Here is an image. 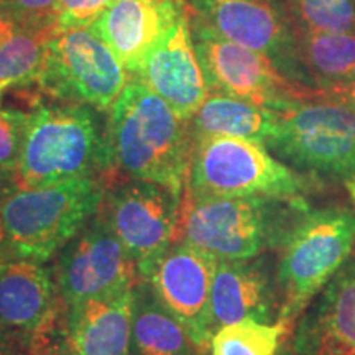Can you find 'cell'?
Wrapping results in <instances>:
<instances>
[{
    "label": "cell",
    "mask_w": 355,
    "mask_h": 355,
    "mask_svg": "<svg viewBox=\"0 0 355 355\" xmlns=\"http://www.w3.org/2000/svg\"><path fill=\"white\" fill-rule=\"evenodd\" d=\"M104 140L107 168L181 194L193 158V135L188 122L141 81L123 87L110 110Z\"/></svg>",
    "instance_id": "1"
},
{
    "label": "cell",
    "mask_w": 355,
    "mask_h": 355,
    "mask_svg": "<svg viewBox=\"0 0 355 355\" xmlns=\"http://www.w3.org/2000/svg\"><path fill=\"white\" fill-rule=\"evenodd\" d=\"M311 211L303 196L196 198L186 193L180 225L184 242L219 260H248L265 250H282Z\"/></svg>",
    "instance_id": "2"
},
{
    "label": "cell",
    "mask_w": 355,
    "mask_h": 355,
    "mask_svg": "<svg viewBox=\"0 0 355 355\" xmlns=\"http://www.w3.org/2000/svg\"><path fill=\"white\" fill-rule=\"evenodd\" d=\"M107 170L104 135L83 104L38 105L28 114L15 176L20 188H38Z\"/></svg>",
    "instance_id": "3"
},
{
    "label": "cell",
    "mask_w": 355,
    "mask_h": 355,
    "mask_svg": "<svg viewBox=\"0 0 355 355\" xmlns=\"http://www.w3.org/2000/svg\"><path fill=\"white\" fill-rule=\"evenodd\" d=\"M104 186L76 178L38 188H19L0 204L8 254L48 260L84 227L101 207Z\"/></svg>",
    "instance_id": "4"
},
{
    "label": "cell",
    "mask_w": 355,
    "mask_h": 355,
    "mask_svg": "<svg viewBox=\"0 0 355 355\" xmlns=\"http://www.w3.org/2000/svg\"><path fill=\"white\" fill-rule=\"evenodd\" d=\"M355 214L347 207L313 209L282 248L277 270L278 321L290 324L308 308L352 254Z\"/></svg>",
    "instance_id": "5"
},
{
    "label": "cell",
    "mask_w": 355,
    "mask_h": 355,
    "mask_svg": "<svg viewBox=\"0 0 355 355\" xmlns=\"http://www.w3.org/2000/svg\"><path fill=\"white\" fill-rule=\"evenodd\" d=\"M188 194L196 198L303 196L313 183L283 165L266 146L235 137L194 140Z\"/></svg>",
    "instance_id": "6"
},
{
    "label": "cell",
    "mask_w": 355,
    "mask_h": 355,
    "mask_svg": "<svg viewBox=\"0 0 355 355\" xmlns=\"http://www.w3.org/2000/svg\"><path fill=\"white\" fill-rule=\"evenodd\" d=\"M266 146L293 170L347 180L355 171V110L332 97L296 102L279 112Z\"/></svg>",
    "instance_id": "7"
},
{
    "label": "cell",
    "mask_w": 355,
    "mask_h": 355,
    "mask_svg": "<svg viewBox=\"0 0 355 355\" xmlns=\"http://www.w3.org/2000/svg\"><path fill=\"white\" fill-rule=\"evenodd\" d=\"M191 12V10H189ZM191 33L207 86L277 112L309 97H322L283 76L268 58L237 44L191 13Z\"/></svg>",
    "instance_id": "8"
},
{
    "label": "cell",
    "mask_w": 355,
    "mask_h": 355,
    "mask_svg": "<svg viewBox=\"0 0 355 355\" xmlns=\"http://www.w3.org/2000/svg\"><path fill=\"white\" fill-rule=\"evenodd\" d=\"M38 84L58 99L105 110L127 86V73L89 26H73L48 42Z\"/></svg>",
    "instance_id": "9"
},
{
    "label": "cell",
    "mask_w": 355,
    "mask_h": 355,
    "mask_svg": "<svg viewBox=\"0 0 355 355\" xmlns=\"http://www.w3.org/2000/svg\"><path fill=\"white\" fill-rule=\"evenodd\" d=\"M101 214L140 270L175 241L181 194L166 186L135 180L115 186L104 196Z\"/></svg>",
    "instance_id": "10"
},
{
    "label": "cell",
    "mask_w": 355,
    "mask_h": 355,
    "mask_svg": "<svg viewBox=\"0 0 355 355\" xmlns=\"http://www.w3.org/2000/svg\"><path fill=\"white\" fill-rule=\"evenodd\" d=\"M217 265V257L183 241L139 270L141 279L204 349L214 336L211 291Z\"/></svg>",
    "instance_id": "11"
},
{
    "label": "cell",
    "mask_w": 355,
    "mask_h": 355,
    "mask_svg": "<svg viewBox=\"0 0 355 355\" xmlns=\"http://www.w3.org/2000/svg\"><path fill=\"white\" fill-rule=\"evenodd\" d=\"M189 10L230 42L268 58L296 84L298 32L273 0H186Z\"/></svg>",
    "instance_id": "12"
},
{
    "label": "cell",
    "mask_w": 355,
    "mask_h": 355,
    "mask_svg": "<svg viewBox=\"0 0 355 355\" xmlns=\"http://www.w3.org/2000/svg\"><path fill=\"white\" fill-rule=\"evenodd\" d=\"M137 263L104 220L96 219L58 261V286L68 304L135 288Z\"/></svg>",
    "instance_id": "13"
},
{
    "label": "cell",
    "mask_w": 355,
    "mask_h": 355,
    "mask_svg": "<svg viewBox=\"0 0 355 355\" xmlns=\"http://www.w3.org/2000/svg\"><path fill=\"white\" fill-rule=\"evenodd\" d=\"M137 76L162 97L181 121L188 122L198 112L209 96V86L194 48L189 7L155 40Z\"/></svg>",
    "instance_id": "14"
},
{
    "label": "cell",
    "mask_w": 355,
    "mask_h": 355,
    "mask_svg": "<svg viewBox=\"0 0 355 355\" xmlns=\"http://www.w3.org/2000/svg\"><path fill=\"white\" fill-rule=\"evenodd\" d=\"M186 7V0H114L87 26L137 74L155 40Z\"/></svg>",
    "instance_id": "15"
},
{
    "label": "cell",
    "mask_w": 355,
    "mask_h": 355,
    "mask_svg": "<svg viewBox=\"0 0 355 355\" xmlns=\"http://www.w3.org/2000/svg\"><path fill=\"white\" fill-rule=\"evenodd\" d=\"M275 309L279 313V295L263 260H219L211 291L214 334L243 319L270 322Z\"/></svg>",
    "instance_id": "16"
},
{
    "label": "cell",
    "mask_w": 355,
    "mask_h": 355,
    "mask_svg": "<svg viewBox=\"0 0 355 355\" xmlns=\"http://www.w3.org/2000/svg\"><path fill=\"white\" fill-rule=\"evenodd\" d=\"M133 290L69 304L64 322L68 355H128Z\"/></svg>",
    "instance_id": "17"
},
{
    "label": "cell",
    "mask_w": 355,
    "mask_h": 355,
    "mask_svg": "<svg viewBox=\"0 0 355 355\" xmlns=\"http://www.w3.org/2000/svg\"><path fill=\"white\" fill-rule=\"evenodd\" d=\"M56 291L43 261L0 252V327L33 332L56 309Z\"/></svg>",
    "instance_id": "18"
},
{
    "label": "cell",
    "mask_w": 355,
    "mask_h": 355,
    "mask_svg": "<svg viewBox=\"0 0 355 355\" xmlns=\"http://www.w3.org/2000/svg\"><path fill=\"white\" fill-rule=\"evenodd\" d=\"M355 349V255L337 270L300 324L296 350Z\"/></svg>",
    "instance_id": "19"
},
{
    "label": "cell",
    "mask_w": 355,
    "mask_h": 355,
    "mask_svg": "<svg viewBox=\"0 0 355 355\" xmlns=\"http://www.w3.org/2000/svg\"><path fill=\"white\" fill-rule=\"evenodd\" d=\"M296 84L336 97L355 83V32H303L296 46Z\"/></svg>",
    "instance_id": "20"
},
{
    "label": "cell",
    "mask_w": 355,
    "mask_h": 355,
    "mask_svg": "<svg viewBox=\"0 0 355 355\" xmlns=\"http://www.w3.org/2000/svg\"><path fill=\"white\" fill-rule=\"evenodd\" d=\"M279 112L239 97L212 92L188 121L193 140L235 137L265 145L278 125Z\"/></svg>",
    "instance_id": "21"
},
{
    "label": "cell",
    "mask_w": 355,
    "mask_h": 355,
    "mask_svg": "<svg viewBox=\"0 0 355 355\" xmlns=\"http://www.w3.org/2000/svg\"><path fill=\"white\" fill-rule=\"evenodd\" d=\"M132 345L137 355H204L145 279L133 288Z\"/></svg>",
    "instance_id": "22"
},
{
    "label": "cell",
    "mask_w": 355,
    "mask_h": 355,
    "mask_svg": "<svg viewBox=\"0 0 355 355\" xmlns=\"http://www.w3.org/2000/svg\"><path fill=\"white\" fill-rule=\"evenodd\" d=\"M56 32V24L15 26L12 37L0 44V84L6 87L38 83L48 42Z\"/></svg>",
    "instance_id": "23"
},
{
    "label": "cell",
    "mask_w": 355,
    "mask_h": 355,
    "mask_svg": "<svg viewBox=\"0 0 355 355\" xmlns=\"http://www.w3.org/2000/svg\"><path fill=\"white\" fill-rule=\"evenodd\" d=\"M290 324H268L257 319L220 327L211 339V355H277Z\"/></svg>",
    "instance_id": "24"
},
{
    "label": "cell",
    "mask_w": 355,
    "mask_h": 355,
    "mask_svg": "<svg viewBox=\"0 0 355 355\" xmlns=\"http://www.w3.org/2000/svg\"><path fill=\"white\" fill-rule=\"evenodd\" d=\"M296 32H355V0H290Z\"/></svg>",
    "instance_id": "25"
},
{
    "label": "cell",
    "mask_w": 355,
    "mask_h": 355,
    "mask_svg": "<svg viewBox=\"0 0 355 355\" xmlns=\"http://www.w3.org/2000/svg\"><path fill=\"white\" fill-rule=\"evenodd\" d=\"M28 114L20 110H0V168L17 171L24 148Z\"/></svg>",
    "instance_id": "26"
},
{
    "label": "cell",
    "mask_w": 355,
    "mask_h": 355,
    "mask_svg": "<svg viewBox=\"0 0 355 355\" xmlns=\"http://www.w3.org/2000/svg\"><path fill=\"white\" fill-rule=\"evenodd\" d=\"M60 0H0V13L15 26H46L56 24Z\"/></svg>",
    "instance_id": "27"
},
{
    "label": "cell",
    "mask_w": 355,
    "mask_h": 355,
    "mask_svg": "<svg viewBox=\"0 0 355 355\" xmlns=\"http://www.w3.org/2000/svg\"><path fill=\"white\" fill-rule=\"evenodd\" d=\"M112 2L114 0H60L56 8L58 32L73 26H87Z\"/></svg>",
    "instance_id": "28"
},
{
    "label": "cell",
    "mask_w": 355,
    "mask_h": 355,
    "mask_svg": "<svg viewBox=\"0 0 355 355\" xmlns=\"http://www.w3.org/2000/svg\"><path fill=\"white\" fill-rule=\"evenodd\" d=\"M0 355H25L24 344L13 334H7L6 327H0Z\"/></svg>",
    "instance_id": "29"
},
{
    "label": "cell",
    "mask_w": 355,
    "mask_h": 355,
    "mask_svg": "<svg viewBox=\"0 0 355 355\" xmlns=\"http://www.w3.org/2000/svg\"><path fill=\"white\" fill-rule=\"evenodd\" d=\"M19 188L20 186H19V181H17L15 173L2 170V168H0V204L6 201L13 191H17Z\"/></svg>",
    "instance_id": "30"
},
{
    "label": "cell",
    "mask_w": 355,
    "mask_h": 355,
    "mask_svg": "<svg viewBox=\"0 0 355 355\" xmlns=\"http://www.w3.org/2000/svg\"><path fill=\"white\" fill-rule=\"evenodd\" d=\"M13 32H15V25H13L7 17H3L2 13H0V44L7 42V40L12 37Z\"/></svg>",
    "instance_id": "31"
},
{
    "label": "cell",
    "mask_w": 355,
    "mask_h": 355,
    "mask_svg": "<svg viewBox=\"0 0 355 355\" xmlns=\"http://www.w3.org/2000/svg\"><path fill=\"white\" fill-rule=\"evenodd\" d=\"M332 99H339L345 102V104H349L350 107H352L355 110V83L352 84V86H349L345 91L340 92V94H337L336 97H332Z\"/></svg>",
    "instance_id": "32"
},
{
    "label": "cell",
    "mask_w": 355,
    "mask_h": 355,
    "mask_svg": "<svg viewBox=\"0 0 355 355\" xmlns=\"http://www.w3.org/2000/svg\"><path fill=\"white\" fill-rule=\"evenodd\" d=\"M311 355H355V349H332V350H319Z\"/></svg>",
    "instance_id": "33"
},
{
    "label": "cell",
    "mask_w": 355,
    "mask_h": 355,
    "mask_svg": "<svg viewBox=\"0 0 355 355\" xmlns=\"http://www.w3.org/2000/svg\"><path fill=\"white\" fill-rule=\"evenodd\" d=\"M6 247H7V232H6V227H3L2 216H0V252H2Z\"/></svg>",
    "instance_id": "34"
},
{
    "label": "cell",
    "mask_w": 355,
    "mask_h": 355,
    "mask_svg": "<svg viewBox=\"0 0 355 355\" xmlns=\"http://www.w3.org/2000/svg\"><path fill=\"white\" fill-rule=\"evenodd\" d=\"M344 181H345V188H347L350 198H352V201H354V206H355V178H347V180H344Z\"/></svg>",
    "instance_id": "35"
},
{
    "label": "cell",
    "mask_w": 355,
    "mask_h": 355,
    "mask_svg": "<svg viewBox=\"0 0 355 355\" xmlns=\"http://www.w3.org/2000/svg\"><path fill=\"white\" fill-rule=\"evenodd\" d=\"M2 89H3V86H2V84H0V96H2Z\"/></svg>",
    "instance_id": "36"
},
{
    "label": "cell",
    "mask_w": 355,
    "mask_h": 355,
    "mask_svg": "<svg viewBox=\"0 0 355 355\" xmlns=\"http://www.w3.org/2000/svg\"><path fill=\"white\" fill-rule=\"evenodd\" d=\"M352 178H355V171H354V175H352Z\"/></svg>",
    "instance_id": "37"
}]
</instances>
